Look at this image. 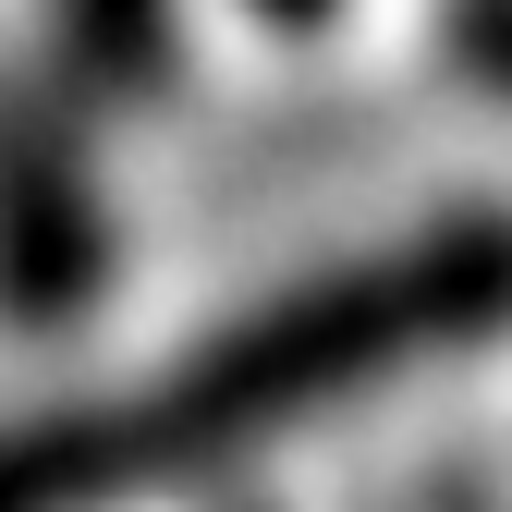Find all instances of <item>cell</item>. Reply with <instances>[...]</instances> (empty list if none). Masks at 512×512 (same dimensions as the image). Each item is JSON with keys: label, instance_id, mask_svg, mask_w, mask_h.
I'll return each mask as SVG.
<instances>
[{"label": "cell", "instance_id": "cell-4", "mask_svg": "<svg viewBox=\"0 0 512 512\" xmlns=\"http://www.w3.org/2000/svg\"><path fill=\"white\" fill-rule=\"evenodd\" d=\"M439 49H452V74L476 98L512 110V0H439Z\"/></svg>", "mask_w": 512, "mask_h": 512}, {"label": "cell", "instance_id": "cell-3", "mask_svg": "<svg viewBox=\"0 0 512 512\" xmlns=\"http://www.w3.org/2000/svg\"><path fill=\"white\" fill-rule=\"evenodd\" d=\"M61 49L98 98H147L171 74V0H61Z\"/></svg>", "mask_w": 512, "mask_h": 512}, {"label": "cell", "instance_id": "cell-5", "mask_svg": "<svg viewBox=\"0 0 512 512\" xmlns=\"http://www.w3.org/2000/svg\"><path fill=\"white\" fill-rule=\"evenodd\" d=\"M244 13L269 37H317V25H342V0H244Z\"/></svg>", "mask_w": 512, "mask_h": 512}, {"label": "cell", "instance_id": "cell-2", "mask_svg": "<svg viewBox=\"0 0 512 512\" xmlns=\"http://www.w3.org/2000/svg\"><path fill=\"white\" fill-rule=\"evenodd\" d=\"M98 281H110V220H98V171L74 122L0 86V305L25 330H61L98 305Z\"/></svg>", "mask_w": 512, "mask_h": 512}, {"label": "cell", "instance_id": "cell-1", "mask_svg": "<svg viewBox=\"0 0 512 512\" xmlns=\"http://www.w3.org/2000/svg\"><path fill=\"white\" fill-rule=\"evenodd\" d=\"M512 330V208H464L427 220L403 244L354 256V269H317L305 293L232 317L208 354H183L147 403H98L61 415V464H74V512H110L159 476H196L220 452H256L305 415H330L378 378H403L452 342Z\"/></svg>", "mask_w": 512, "mask_h": 512}]
</instances>
